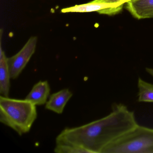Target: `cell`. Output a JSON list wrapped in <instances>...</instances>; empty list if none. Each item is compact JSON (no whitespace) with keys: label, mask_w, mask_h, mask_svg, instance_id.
<instances>
[{"label":"cell","mask_w":153,"mask_h":153,"mask_svg":"<svg viewBox=\"0 0 153 153\" xmlns=\"http://www.w3.org/2000/svg\"><path fill=\"white\" fill-rule=\"evenodd\" d=\"M134 112L122 104H115L105 117L85 125L64 128L56 138V144H68L89 153H102L107 146L138 125Z\"/></svg>","instance_id":"1"},{"label":"cell","mask_w":153,"mask_h":153,"mask_svg":"<svg viewBox=\"0 0 153 153\" xmlns=\"http://www.w3.org/2000/svg\"><path fill=\"white\" fill-rule=\"evenodd\" d=\"M37 117L36 105L25 98L0 97V122L19 136L29 132Z\"/></svg>","instance_id":"2"},{"label":"cell","mask_w":153,"mask_h":153,"mask_svg":"<svg viewBox=\"0 0 153 153\" xmlns=\"http://www.w3.org/2000/svg\"><path fill=\"white\" fill-rule=\"evenodd\" d=\"M102 153H153V128L138 124L105 148Z\"/></svg>","instance_id":"3"},{"label":"cell","mask_w":153,"mask_h":153,"mask_svg":"<svg viewBox=\"0 0 153 153\" xmlns=\"http://www.w3.org/2000/svg\"><path fill=\"white\" fill-rule=\"evenodd\" d=\"M37 42L36 36H31L18 53L8 58L11 79L17 78L25 68L35 52Z\"/></svg>","instance_id":"4"},{"label":"cell","mask_w":153,"mask_h":153,"mask_svg":"<svg viewBox=\"0 0 153 153\" xmlns=\"http://www.w3.org/2000/svg\"><path fill=\"white\" fill-rule=\"evenodd\" d=\"M123 5L120 3L97 2L94 0L85 4L75 5L73 7L62 9L61 12L67 13L97 12L100 14L113 15L120 12L122 9Z\"/></svg>","instance_id":"5"},{"label":"cell","mask_w":153,"mask_h":153,"mask_svg":"<svg viewBox=\"0 0 153 153\" xmlns=\"http://www.w3.org/2000/svg\"><path fill=\"white\" fill-rule=\"evenodd\" d=\"M126 8L137 19L153 18V0H130Z\"/></svg>","instance_id":"6"},{"label":"cell","mask_w":153,"mask_h":153,"mask_svg":"<svg viewBox=\"0 0 153 153\" xmlns=\"http://www.w3.org/2000/svg\"><path fill=\"white\" fill-rule=\"evenodd\" d=\"M72 95V92L68 88H64L53 93L49 97L45 104V109L58 114H61Z\"/></svg>","instance_id":"7"},{"label":"cell","mask_w":153,"mask_h":153,"mask_svg":"<svg viewBox=\"0 0 153 153\" xmlns=\"http://www.w3.org/2000/svg\"><path fill=\"white\" fill-rule=\"evenodd\" d=\"M51 93V88L47 80L40 81L36 84L25 99L35 105H42L47 102Z\"/></svg>","instance_id":"8"},{"label":"cell","mask_w":153,"mask_h":153,"mask_svg":"<svg viewBox=\"0 0 153 153\" xmlns=\"http://www.w3.org/2000/svg\"><path fill=\"white\" fill-rule=\"evenodd\" d=\"M0 48V94L3 96L9 97L11 79L8 58L2 50L1 42Z\"/></svg>","instance_id":"9"},{"label":"cell","mask_w":153,"mask_h":153,"mask_svg":"<svg viewBox=\"0 0 153 153\" xmlns=\"http://www.w3.org/2000/svg\"><path fill=\"white\" fill-rule=\"evenodd\" d=\"M138 101L139 102H153V84L139 78L137 82Z\"/></svg>","instance_id":"10"},{"label":"cell","mask_w":153,"mask_h":153,"mask_svg":"<svg viewBox=\"0 0 153 153\" xmlns=\"http://www.w3.org/2000/svg\"><path fill=\"white\" fill-rule=\"evenodd\" d=\"M54 152L56 153H89L85 149L68 144H56Z\"/></svg>","instance_id":"11"},{"label":"cell","mask_w":153,"mask_h":153,"mask_svg":"<svg viewBox=\"0 0 153 153\" xmlns=\"http://www.w3.org/2000/svg\"><path fill=\"white\" fill-rule=\"evenodd\" d=\"M96 1L100 2H105V3H120L124 4L127 3L130 0H95Z\"/></svg>","instance_id":"12"},{"label":"cell","mask_w":153,"mask_h":153,"mask_svg":"<svg viewBox=\"0 0 153 153\" xmlns=\"http://www.w3.org/2000/svg\"><path fill=\"white\" fill-rule=\"evenodd\" d=\"M146 71L149 75L153 77V69L150 68H146Z\"/></svg>","instance_id":"13"}]
</instances>
